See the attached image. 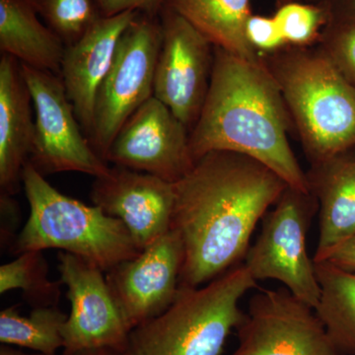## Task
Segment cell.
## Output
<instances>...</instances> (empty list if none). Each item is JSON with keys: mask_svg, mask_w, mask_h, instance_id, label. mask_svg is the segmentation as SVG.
<instances>
[{"mask_svg": "<svg viewBox=\"0 0 355 355\" xmlns=\"http://www.w3.org/2000/svg\"><path fill=\"white\" fill-rule=\"evenodd\" d=\"M306 174L319 205L316 257L355 236V158L340 154Z\"/></svg>", "mask_w": 355, "mask_h": 355, "instance_id": "e0dca14e", "label": "cell"}, {"mask_svg": "<svg viewBox=\"0 0 355 355\" xmlns=\"http://www.w3.org/2000/svg\"><path fill=\"white\" fill-rule=\"evenodd\" d=\"M76 355H130L128 352H119L111 349H101L88 350V352H80Z\"/></svg>", "mask_w": 355, "mask_h": 355, "instance_id": "f1b7e54d", "label": "cell"}, {"mask_svg": "<svg viewBox=\"0 0 355 355\" xmlns=\"http://www.w3.org/2000/svg\"><path fill=\"white\" fill-rule=\"evenodd\" d=\"M315 263L328 261L345 270H355V236L340 242L331 249L313 257Z\"/></svg>", "mask_w": 355, "mask_h": 355, "instance_id": "83f0119b", "label": "cell"}, {"mask_svg": "<svg viewBox=\"0 0 355 355\" xmlns=\"http://www.w3.org/2000/svg\"><path fill=\"white\" fill-rule=\"evenodd\" d=\"M32 96L20 62L2 53L0 58V187L13 195L22 182L35 135Z\"/></svg>", "mask_w": 355, "mask_h": 355, "instance_id": "2e32d148", "label": "cell"}, {"mask_svg": "<svg viewBox=\"0 0 355 355\" xmlns=\"http://www.w3.org/2000/svg\"><path fill=\"white\" fill-rule=\"evenodd\" d=\"M352 2H354V8H355V0H352Z\"/></svg>", "mask_w": 355, "mask_h": 355, "instance_id": "4dcf8cb0", "label": "cell"}, {"mask_svg": "<svg viewBox=\"0 0 355 355\" xmlns=\"http://www.w3.org/2000/svg\"><path fill=\"white\" fill-rule=\"evenodd\" d=\"M104 17L118 15L125 11H137L154 15L165 0H96Z\"/></svg>", "mask_w": 355, "mask_h": 355, "instance_id": "4316f807", "label": "cell"}, {"mask_svg": "<svg viewBox=\"0 0 355 355\" xmlns=\"http://www.w3.org/2000/svg\"><path fill=\"white\" fill-rule=\"evenodd\" d=\"M184 246L174 229L106 272L107 284L128 330L162 314L176 297Z\"/></svg>", "mask_w": 355, "mask_h": 355, "instance_id": "4fadbf2b", "label": "cell"}, {"mask_svg": "<svg viewBox=\"0 0 355 355\" xmlns=\"http://www.w3.org/2000/svg\"><path fill=\"white\" fill-rule=\"evenodd\" d=\"M30 0H0V50L21 64L60 76L65 44Z\"/></svg>", "mask_w": 355, "mask_h": 355, "instance_id": "ac0fdd59", "label": "cell"}, {"mask_svg": "<svg viewBox=\"0 0 355 355\" xmlns=\"http://www.w3.org/2000/svg\"><path fill=\"white\" fill-rule=\"evenodd\" d=\"M35 109V135L29 161L42 175L79 172L99 177L110 167L83 133L62 77L21 64Z\"/></svg>", "mask_w": 355, "mask_h": 355, "instance_id": "ba28073f", "label": "cell"}, {"mask_svg": "<svg viewBox=\"0 0 355 355\" xmlns=\"http://www.w3.org/2000/svg\"><path fill=\"white\" fill-rule=\"evenodd\" d=\"M67 317L58 306L33 308L28 316L11 306L0 312V342L55 355L64 347L62 328Z\"/></svg>", "mask_w": 355, "mask_h": 355, "instance_id": "44dd1931", "label": "cell"}, {"mask_svg": "<svg viewBox=\"0 0 355 355\" xmlns=\"http://www.w3.org/2000/svg\"><path fill=\"white\" fill-rule=\"evenodd\" d=\"M154 76L153 96L193 130L209 92L214 46L176 11L167 7Z\"/></svg>", "mask_w": 355, "mask_h": 355, "instance_id": "30bf717a", "label": "cell"}, {"mask_svg": "<svg viewBox=\"0 0 355 355\" xmlns=\"http://www.w3.org/2000/svg\"><path fill=\"white\" fill-rule=\"evenodd\" d=\"M0 355H46L44 354H25V352H20V350L14 349L12 347H8V345H4L0 347Z\"/></svg>", "mask_w": 355, "mask_h": 355, "instance_id": "f546056e", "label": "cell"}, {"mask_svg": "<svg viewBox=\"0 0 355 355\" xmlns=\"http://www.w3.org/2000/svg\"><path fill=\"white\" fill-rule=\"evenodd\" d=\"M275 205L261 219L260 235L248 250L244 265L257 282L279 280L315 309L320 286L314 259L308 253L307 236L319 210L317 198L287 187Z\"/></svg>", "mask_w": 355, "mask_h": 355, "instance_id": "8992f818", "label": "cell"}, {"mask_svg": "<svg viewBox=\"0 0 355 355\" xmlns=\"http://www.w3.org/2000/svg\"><path fill=\"white\" fill-rule=\"evenodd\" d=\"M106 161L176 184L195 165L190 130L153 96L121 127Z\"/></svg>", "mask_w": 355, "mask_h": 355, "instance_id": "7c38bea8", "label": "cell"}, {"mask_svg": "<svg viewBox=\"0 0 355 355\" xmlns=\"http://www.w3.org/2000/svg\"><path fill=\"white\" fill-rule=\"evenodd\" d=\"M330 55L347 80L355 86V27L343 33Z\"/></svg>", "mask_w": 355, "mask_h": 355, "instance_id": "484cf974", "label": "cell"}, {"mask_svg": "<svg viewBox=\"0 0 355 355\" xmlns=\"http://www.w3.org/2000/svg\"><path fill=\"white\" fill-rule=\"evenodd\" d=\"M286 44H306L316 38L324 22L321 9L300 2L284 4L273 16Z\"/></svg>", "mask_w": 355, "mask_h": 355, "instance_id": "cb8c5ba5", "label": "cell"}, {"mask_svg": "<svg viewBox=\"0 0 355 355\" xmlns=\"http://www.w3.org/2000/svg\"><path fill=\"white\" fill-rule=\"evenodd\" d=\"M60 284L49 279V266L42 251L26 252L0 266V293L20 289L33 308L58 306Z\"/></svg>", "mask_w": 355, "mask_h": 355, "instance_id": "7402d4cb", "label": "cell"}, {"mask_svg": "<svg viewBox=\"0 0 355 355\" xmlns=\"http://www.w3.org/2000/svg\"><path fill=\"white\" fill-rule=\"evenodd\" d=\"M93 205L127 227L139 251L172 229L175 184L114 165L96 177L91 187Z\"/></svg>", "mask_w": 355, "mask_h": 355, "instance_id": "5bb4252c", "label": "cell"}, {"mask_svg": "<svg viewBox=\"0 0 355 355\" xmlns=\"http://www.w3.org/2000/svg\"><path fill=\"white\" fill-rule=\"evenodd\" d=\"M272 72L312 164L355 146V86L330 55L296 53Z\"/></svg>", "mask_w": 355, "mask_h": 355, "instance_id": "5b68a950", "label": "cell"}, {"mask_svg": "<svg viewBox=\"0 0 355 355\" xmlns=\"http://www.w3.org/2000/svg\"><path fill=\"white\" fill-rule=\"evenodd\" d=\"M232 355H338L312 306L286 287L250 299Z\"/></svg>", "mask_w": 355, "mask_h": 355, "instance_id": "9c48e42d", "label": "cell"}, {"mask_svg": "<svg viewBox=\"0 0 355 355\" xmlns=\"http://www.w3.org/2000/svg\"><path fill=\"white\" fill-rule=\"evenodd\" d=\"M320 286L315 311L338 355H355V270L315 263Z\"/></svg>", "mask_w": 355, "mask_h": 355, "instance_id": "ffe728a7", "label": "cell"}, {"mask_svg": "<svg viewBox=\"0 0 355 355\" xmlns=\"http://www.w3.org/2000/svg\"><path fill=\"white\" fill-rule=\"evenodd\" d=\"M161 41V24L146 13H139L121 35L113 62L98 91L94 128L89 140L104 161L125 121L153 96Z\"/></svg>", "mask_w": 355, "mask_h": 355, "instance_id": "52a82bcc", "label": "cell"}, {"mask_svg": "<svg viewBox=\"0 0 355 355\" xmlns=\"http://www.w3.org/2000/svg\"><path fill=\"white\" fill-rule=\"evenodd\" d=\"M251 0H165L197 28L210 43L228 53L259 60L257 51L248 43L245 27L252 15Z\"/></svg>", "mask_w": 355, "mask_h": 355, "instance_id": "d6986e66", "label": "cell"}, {"mask_svg": "<svg viewBox=\"0 0 355 355\" xmlns=\"http://www.w3.org/2000/svg\"><path fill=\"white\" fill-rule=\"evenodd\" d=\"M139 14L125 11L102 17L83 38L65 48L60 77L88 140L94 128L98 91L113 62L121 35Z\"/></svg>", "mask_w": 355, "mask_h": 355, "instance_id": "9a60e30c", "label": "cell"}, {"mask_svg": "<svg viewBox=\"0 0 355 355\" xmlns=\"http://www.w3.org/2000/svg\"><path fill=\"white\" fill-rule=\"evenodd\" d=\"M60 282L71 312L64 328L62 355L111 349L128 352L130 334L99 268L74 254H58Z\"/></svg>", "mask_w": 355, "mask_h": 355, "instance_id": "8fae6325", "label": "cell"}, {"mask_svg": "<svg viewBox=\"0 0 355 355\" xmlns=\"http://www.w3.org/2000/svg\"><path fill=\"white\" fill-rule=\"evenodd\" d=\"M46 25L64 42L76 43L104 16L96 0H30Z\"/></svg>", "mask_w": 355, "mask_h": 355, "instance_id": "603a6c76", "label": "cell"}, {"mask_svg": "<svg viewBox=\"0 0 355 355\" xmlns=\"http://www.w3.org/2000/svg\"><path fill=\"white\" fill-rule=\"evenodd\" d=\"M291 116L272 70L214 46L209 92L190 132L193 161L214 151L243 154L279 175L291 188L310 193L289 144Z\"/></svg>", "mask_w": 355, "mask_h": 355, "instance_id": "7a4b0ae2", "label": "cell"}, {"mask_svg": "<svg viewBox=\"0 0 355 355\" xmlns=\"http://www.w3.org/2000/svg\"><path fill=\"white\" fill-rule=\"evenodd\" d=\"M354 158H355V156H354Z\"/></svg>", "mask_w": 355, "mask_h": 355, "instance_id": "1f68e13d", "label": "cell"}, {"mask_svg": "<svg viewBox=\"0 0 355 355\" xmlns=\"http://www.w3.org/2000/svg\"><path fill=\"white\" fill-rule=\"evenodd\" d=\"M22 184L30 216L12 246L14 254L58 249L93 263L104 272L139 254L123 222L51 186L28 162Z\"/></svg>", "mask_w": 355, "mask_h": 355, "instance_id": "3957f363", "label": "cell"}, {"mask_svg": "<svg viewBox=\"0 0 355 355\" xmlns=\"http://www.w3.org/2000/svg\"><path fill=\"white\" fill-rule=\"evenodd\" d=\"M245 34L248 43L256 51H277L286 44L273 17L250 16L245 27Z\"/></svg>", "mask_w": 355, "mask_h": 355, "instance_id": "d4e9b609", "label": "cell"}, {"mask_svg": "<svg viewBox=\"0 0 355 355\" xmlns=\"http://www.w3.org/2000/svg\"><path fill=\"white\" fill-rule=\"evenodd\" d=\"M288 184L259 161L214 151L175 184L172 229L181 237L180 286L198 287L245 260L258 222Z\"/></svg>", "mask_w": 355, "mask_h": 355, "instance_id": "6da1fadb", "label": "cell"}, {"mask_svg": "<svg viewBox=\"0 0 355 355\" xmlns=\"http://www.w3.org/2000/svg\"><path fill=\"white\" fill-rule=\"evenodd\" d=\"M244 263L198 287L180 286L172 304L130 334V355H221L244 311L240 299L257 288Z\"/></svg>", "mask_w": 355, "mask_h": 355, "instance_id": "277c9868", "label": "cell"}]
</instances>
